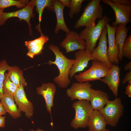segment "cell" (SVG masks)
Segmentation results:
<instances>
[{
    "label": "cell",
    "instance_id": "3957f363",
    "mask_svg": "<svg viewBox=\"0 0 131 131\" xmlns=\"http://www.w3.org/2000/svg\"><path fill=\"white\" fill-rule=\"evenodd\" d=\"M110 20L106 16H104L102 19L99 20L96 25L85 28L80 33L79 35L81 38L85 41V49L90 54L96 46L106 24Z\"/></svg>",
    "mask_w": 131,
    "mask_h": 131
},
{
    "label": "cell",
    "instance_id": "7402d4cb",
    "mask_svg": "<svg viewBox=\"0 0 131 131\" xmlns=\"http://www.w3.org/2000/svg\"><path fill=\"white\" fill-rule=\"evenodd\" d=\"M8 76L10 80L18 87L26 86L27 83L23 76V71L16 66L8 67Z\"/></svg>",
    "mask_w": 131,
    "mask_h": 131
},
{
    "label": "cell",
    "instance_id": "9c48e42d",
    "mask_svg": "<svg viewBox=\"0 0 131 131\" xmlns=\"http://www.w3.org/2000/svg\"><path fill=\"white\" fill-rule=\"evenodd\" d=\"M92 87L89 82H75L67 90L66 93L72 100L77 99L89 101Z\"/></svg>",
    "mask_w": 131,
    "mask_h": 131
},
{
    "label": "cell",
    "instance_id": "8992f818",
    "mask_svg": "<svg viewBox=\"0 0 131 131\" xmlns=\"http://www.w3.org/2000/svg\"><path fill=\"white\" fill-rule=\"evenodd\" d=\"M124 106L121 98L115 97L114 100H108L102 109L99 111L107 122V124L113 127L116 126L122 115Z\"/></svg>",
    "mask_w": 131,
    "mask_h": 131
},
{
    "label": "cell",
    "instance_id": "7a4b0ae2",
    "mask_svg": "<svg viewBox=\"0 0 131 131\" xmlns=\"http://www.w3.org/2000/svg\"><path fill=\"white\" fill-rule=\"evenodd\" d=\"M100 1V0H92L88 3L82 14L74 24L75 28L78 29L82 26L87 28L94 26L96 19L100 20L103 18V8Z\"/></svg>",
    "mask_w": 131,
    "mask_h": 131
},
{
    "label": "cell",
    "instance_id": "6da1fadb",
    "mask_svg": "<svg viewBox=\"0 0 131 131\" xmlns=\"http://www.w3.org/2000/svg\"><path fill=\"white\" fill-rule=\"evenodd\" d=\"M49 49L55 54V59L54 61H49L48 64L49 65H56L59 72L58 75L54 78V82L60 88H66L70 83L69 73L75 60L67 58L57 45L51 44L49 46Z\"/></svg>",
    "mask_w": 131,
    "mask_h": 131
},
{
    "label": "cell",
    "instance_id": "52a82bcc",
    "mask_svg": "<svg viewBox=\"0 0 131 131\" xmlns=\"http://www.w3.org/2000/svg\"><path fill=\"white\" fill-rule=\"evenodd\" d=\"M35 0L29 1L25 7L15 11L8 12H0V25H3L8 19L17 17L19 21L24 20L27 22L29 27V34L31 35L32 31L30 21L31 18H33L34 16L33 10L35 6Z\"/></svg>",
    "mask_w": 131,
    "mask_h": 131
},
{
    "label": "cell",
    "instance_id": "ffe728a7",
    "mask_svg": "<svg viewBox=\"0 0 131 131\" xmlns=\"http://www.w3.org/2000/svg\"><path fill=\"white\" fill-rule=\"evenodd\" d=\"M108 100L109 96L107 92L91 88L89 101L93 110H101Z\"/></svg>",
    "mask_w": 131,
    "mask_h": 131
},
{
    "label": "cell",
    "instance_id": "f1b7e54d",
    "mask_svg": "<svg viewBox=\"0 0 131 131\" xmlns=\"http://www.w3.org/2000/svg\"><path fill=\"white\" fill-rule=\"evenodd\" d=\"M124 43L122 48L123 57L131 59V34L128 37Z\"/></svg>",
    "mask_w": 131,
    "mask_h": 131
},
{
    "label": "cell",
    "instance_id": "83f0119b",
    "mask_svg": "<svg viewBox=\"0 0 131 131\" xmlns=\"http://www.w3.org/2000/svg\"><path fill=\"white\" fill-rule=\"evenodd\" d=\"M9 66L5 60L0 62V98L3 94L2 87L5 72Z\"/></svg>",
    "mask_w": 131,
    "mask_h": 131
},
{
    "label": "cell",
    "instance_id": "2e32d148",
    "mask_svg": "<svg viewBox=\"0 0 131 131\" xmlns=\"http://www.w3.org/2000/svg\"><path fill=\"white\" fill-rule=\"evenodd\" d=\"M74 62L69 73L72 78L76 73L83 71L88 66L89 62L92 58L91 54L85 49H80L75 55Z\"/></svg>",
    "mask_w": 131,
    "mask_h": 131
},
{
    "label": "cell",
    "instance_id": "ba28073f",
    "mask_svg": "<svg viewBox=\"0 0 131 131\" xmlns=\"http://www.w3.org/2000/svg\"><path fill=\"white\" fill-rule=\"evenodd\" d=\"M102 1L109 6L115 13V20L112 23V27H117L120 24L126 26L131 22V5H122L114 3L110 0Z\"/></svg>",
    "mask_w": 131,
    "mask_h": 131
},
{
    "label": "cell",
    "instance_id": "f35d334b",
    "mask_svg": "<svg viewBox=\"0 0 131 131\" xmlns=\"http://www.w3.org/2000/svg\"><path fill=\"white\" fill-rule=\"evenodd\" d=\"M102 131H110L109 129H106Z\"/></svg>",
    "mask_w": 131,
    "mask_h": 131
},
{
    "label": "cell",
    "instance_id": "ac0fdd59",
    "mask_svg": "<svg viewBox=\"0 0 131 131\" xmlns=\"http://www.w3.org/2000/svg\"><path fill=\"white\" fill-rule=\"evenodd\" d=\"M52 10L56 14L57 24L54 29V32L57 34L60 30L66 33L70 31L65 23L63 14V10L65 6L59 0H52Z\"/></svg>",
    "mask_w": 131,
    "mask_h": 131
},
{
    "label": "cell",
    "instance_id": "1f68e13d",
    "mask_svg": "<svg viewBox=\"0 0 131 131\" xmlns=\"http://www.w3.org/2000/svg\"><path fill=\"white\" fill-rule=\"evenodd\" d=\"M124 93L129 97H131V83H128L126 87V90Z\"/></svg>",
    "mask_w": 131,
    "mask_h": 131
},
{
    "label": "cell",
    "instance_id": "5b68a950",
    "mask_svg": "<svg viewBox=\"0 0 131 131\" xmlns=\"http://www.w3.org/2000/svg\"><path fill=\"white\" fill-rule=\"evenodd\" d=\"M110 69L104 63L95 60H92L91 66L89 69L78 75H75L74 76L78 82L99 80L106 75Z\"/></svg>",
    "mask_w": 131,
    "mask_h": 131
},
{
    "label": "cell",
    "instance_id": "cb8c5ba5",
    "mask_svg": "<svg viewBox=\"0 0 131 131\" xmlns=\"http://www.w3.org/2000/svg\"><path fill=\"white\" fill-rule=\"evenodd\" d=\"M36 10L39 15V24L36 26V29L40 33L42 32L40 24L42 16L44 9L46 8L49 10H52V0H35Z\"/></svg>",
    "mask_w": 131,
    "mask_h": 131
},
{
    "label": "cell",
    "instance_id": "7c38bea8",
    "mask_svg": "<svg viewBox=\"0 0 131 131\" xmlns=\"http://www.w3.org/2000/svg\"><path fill=\"white\" fill-rule=\"evenodd\" d=\"M14 98L18 109L24 112L28 118H31L33 114V106L32 103L27 99L23 87L18 88Z\"/></svg>",
    "mask_w": 131,
    "mask_h": 131
},
{
    "label": "cell",
    "instance_id": "e0dca14e",
    "mask_svg": "<svg viewBox=\"0 0 131 131\" xmlns=\"http://www.w3.org/2000/svg\"><path fill=\"white\" fill-rule=\"evenodd\" d=\"M40 34L39 38L33 40L25 42V45L28 50L26 55L31 58L42 53L44 46L49 40V38L47 36L42 33Z\"/></svg>",
    "mask_w": 131,
    "mask_h": 131
},
{
    "label": "cell",
    "instance_id": "d4e9b609",
    "mask_svg": "<svg viewBox=\"0 0 131 131\" xmlns=\"http://www.w3.org/2000/svg\"><path fill=\"white\" fill-rule=\"evenodd\" d=\"M18 88L10 80L8 74L5 73L2 87L3 94L14 97Z\"/></svg>",
    "mask_w": 131,
    "mask_h": 131
},
{
    "label": "cell",
    "instance_id": "4dcf8cb0",
    "mask_svg": "<svg viewBox=\"0 0 131 131\" xmlns=\"http://www.w3.org/2000/svg\"><path fill=\"white\" fill-rule=\"evenodd\" d=\"M113 2L122 5H131V1L129 0H111Z\"/></svg>",
    "mask_w": 131,
    "mask_h": 131
},
{
    "label": "cell",
    "instance_id": "5bb4252c",
    "mask_svg": "<svg viewBox=\"0 0 131 131\" xmlns=\"http://www.w3.org/2000/svg\"><path fill=\"white\" fill-rule=\"evenodd\" d=\"M107 31L108 47L107 50V55L110 62L112 64H118V57L119 54L118 45L115 43V31L117 27H112L107 23L106 25Z\"/></svg>",
    "mask_w": 131,
    "mask_h": 131
},
{
    "label": "cell",
    "instance_id": "d6986e66",
    "mask_svg": "<svg viewBox=\"0 0 131 131\" xmlns=\"http://www.w3.org/2000/svg\"><path fill=\"white\" fill-rule=\"evenodd\" d=\"M107 122L98 110H92L89 117L88 127L89 131H102L106 129Z\"/></svg>",
    "mask_w": 131,
    "mask_h": 131
},
{
    "label": "cell",
    "instance_id": "603a6c76",
    "mask_svg": "<svg viewBox=\"0 0 131 131\" xmlns=\"http://www.w3.org/2000/svg\"><path fill=\"white\" fill-rule=\"evenodd\" d=\"M130 29V26L126 27L125 26L121 24L116 27L115 31L116 34L115 42V44L118 45L119 46V52L118 58L120 60H121L123 59V46Z\"/></svg>",
    "mask_w": 131,
    "mask_h": 131
},
{
    "label": "cell",
    "instance_id": "836d02e7",
    "mask_svg": "<svg viewBox=\"0 0 131 131\" xmlns=\"http://www.w3.org/2000/svg\"><path fill=\"white\" fill-rule=\"evenodd\" d=\"M5 116H0V127H4L5 124Z\"/></svg>",
    "mask_w": 131,
    "mask_h": 131
},
{
    "label": "cell",
    "instance_id": "f546056e",
    "mask_svg": "<svg viewBox=\"0 0 131 131\" xmlns=\"http://www.w3.org/2000/svg\"><path fill=\"white\" fill-rule=\"evenodd\" d=\"M127 82H128V83H131V71H129L125 74L122 83L123 84H124Z\"/></svg>",
    "mask_w": 131,
    "mask_h": 131
},
{
    "label": "cell",
    "instance_id": "44dd1931",
    "mask_svg": "<svg viewBox=\"0 0 131 131\" xmlns=\"http://www.w3.org/2000/svg\"><path fill=\"white\" fill-rule=\"evenodd\" d=\"M0 102L6 113L9 114L14 119L21 116V111L15 102L14 97L3 94L0 98Z\"/></svg>",
    "mask_w": 131,
    "mask_h": 131
},
{
    "label": "cell",
    "instance_id": "4316f807",
    "mask_svg": "<svg viewBox=\"0 0 131 131\" xmlns=\"http://www.w3.org/2000/svg\"><path fill=\"white\" fill-rule=\"evenodd\" d=\"M84 0H71L70 9L68 15L71 19L73 18L74 15H76L80 12L82 4Z\"/></svg>",
    "mask_w": 131,
    "mask_h": 131
},
{
    "label": "cell",
    "instance_id": "30bf717a",
    "mask_svg": "<svg viewBox=\"0 0 131 131\" xmlns=\"http://www.w3.org/2000/svg\"><path fill=\"white\" fill-rule=\"evenodd\" d=\"M107 31L106 27L103 31L99 39V42L98 46L93 49L91 55L92 60L103 63L110 68L112 64L109 61L107 55Z\"/></svg>",
    "mask_w": 131,
    "mask_h": 131
},
{
    "label": "cell",
    "instance_id": "e575fe53",
    "mask_svg": "<svg viewBox=\"0 0 131 131\" xmlns=\"http://www.w3.org/2000/svg\"><path fill=\"white\" fill-rule=\"evenodd\" d=\"M124 70L127 71L129 70V71H131V62H130L124 66Z\"/></svg>",
    "mask_w": 131,
    "mask_h": 131
},
{
    "label": "cell",
    "instance_id": "74e56055",
    "mask_svg": "<svg viewBox=\"0 0 131 131\" xmlns=\"http://www.w3.org/2000/svg\"><path fill=\"white\" fill-rule=\"evenodd\" d=\"M20 130L21 131H24L23 130H21V129H20ZM29 131H35V130H34L32 129L30 130Z\"/></svg>",
    "mask_w": 131,
    "mask_h": 131
},
{
    "label": "cell",
    "instance_id": "d6a6232c",
    "mask_svg": "<svg viewBox=\"0 0 131 131\" xmlns=\"http://www.w3.org/2000/svg\"><path fill=\"white\" fill-rule=\"evenodd\" d=\"M59 0L65 6L70 8L71 4V0Z\"/></svg>",
    "mask_w": 131,
    "mask_h": 131
},
{
    "label": "cell",
    "instance_id": "277c9868",
    "mask_svg": "<svg viewBox=\"0 0 131 131\" xmlns=\"http://www.w3.org/2000/svg\"><path fill=\"white\" fill-rule=\"evenodd\" d=\"M72 107L75 110V114L70 123L71 126L75 129L88 127L89 116L93 110L89 101L78 100L73 103Z\"/></svg>",
    "mask_w": 131,
    "mask_h": 131
},
{
    "label": "cell",
    "instance_id": "4fadbf2b",
    "mask_svg": "<svg viewBox=\"0 0 131 131\" xmlns=\"http://www.w3.org/2000/svg\"><path fill=\"white\" fill-rule=\"evenodd\" d=\"M121 68L118 64L113 63L107 75L103 79L99 80L107 84L109 89L111 91L115 97L118 95L120 84Z\"/></svg>",
    "mask_w": 131,
    "mask_h": 131
},
{
    "label": "cell",
    "instance_id": "9a60e30c",
    "mask_svg": "<svg viewBox=\"0 0 131 131\" xmlns=\"http://www.w3.org/2000/svg\"><path fill=\"white\" fill-rule=\"evenodd\" d=\"M38 94L42 95L45 102L47 111L51 115V108L54 106L53 100L57 91L55 84L53 83H43L36 89Z\"/></svg>",
    "mask_w": 131,
    "mask_h": 131
},
{
    "label": "cell",
    "instance_id": "484cf974",
    "mask_svg": "<svg viewBox=\"0 0 131 131\" xmlns=\"http://www.w3.org/2000/svg\"><path fill=\"white\" fill-rule=\"evenodd\" d=\"M29 1L28 0H0V12L3 11L5 8L13 6L22 8L26 6Z\"/></svg>",
    "mask_w": 131,
    "mask_h": 131
},
{
    "label": "cell",
    "instance_id": "8d00e7d4",
    "mask_svg": "<svg viewBox=\"0 0 131 131\" xmlns=\"http://www.w3.org/2000/svg\"><path fill=\"white\" fill-rule=\"evenodd\" d=\"M36 131H44L43 130L40 129H37Z\"/></svg>",
    "mask_w": 131,
    "mask_h": 131
},
{
    "label": "cell",
    "instance_id": "d590c367",
    "mask_svg": "<svg viewBox=\"0 0 131 131\" xmlns=\"http://www.w3.org/2000/svg\"><path fill=\"white\" fill-rule=\"evenodd\" d=\"M6 114V113L3 107L0 102V116L5 115Z\"/></svg>",
    "mask_w": 131,
    "mask_h": 131
},
{
    "label": "cell",
    "instance_id": "8fae6325",
    "mask_svg": "<svg viewBox=\"0 0 131 131\" xmlns=\"http://www.w3.org/2000/svg\"><path fill=\"white\" fill-rule=\"evenodd\" d=\"M60 45L65 49L66 53L86 48L85 41L81 38L77 32L73 31L66 33V37Z\"/></svg>",
    "mask_w": 131,
    "mask_h": 131
}]
</instances>
